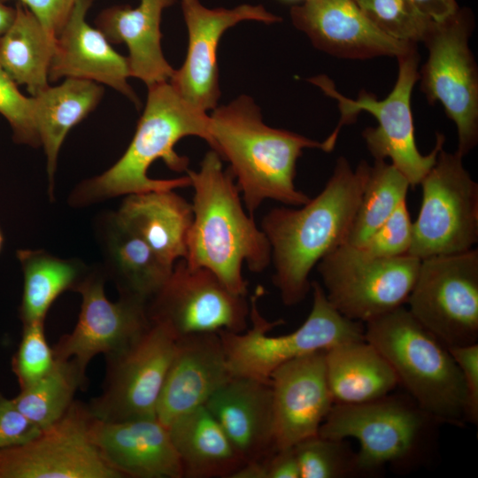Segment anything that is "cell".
<instances>
[{
  "mask_svg": "<svg viewBox=\"0 0 478 478\" xmlns=\"http://www.w3.org/2000/svg\"><path fill=\"white\" fill-rule=\"evenodd\" d=\"M354 1L377 29L400 42H423L434 23L411 0Z\"/></svg>",
  "mask_w": 478,
  "mask_h": 478,
  "instance_id": "obj_35",
  "label": "cell"
},
{
  "mask_svg": "<svg viewBox=\"0 0 478 478\" xmlns=\"http://www.w3.org/2000/svg\"><path fill=\"white\" fill-rule=\"evenodd\" d=\"M324 355L334 405L376 400L399 385L386 358L366 339L336 345Z\"/></svg>",
  "mask_w": 478,
  "mask_h": 478,
  "instance_id": "obj_28",
  "label": "cell"
},
{
  "mask_svg": "<svg viewBox=\"0 0 478 478\" xmlns=\"http://www.w3.org/2000/svg\"><path fill=\"white\" fill-rule=\"evenodd\" d=\"M183 478H230L244 461L204 405L166 426Z\"/></svg>",
  "mask_w": 478,
  "mask_h": 478,
  "instance_id": "obj_27",
  "label": "cell"
},
{
  "mask_svg": "<svg viewBox=\"0 0 478 478\" xmlns=\"http://www.w3.org/2000/svg\"><path fill=\"white\" fill-rule=\"evenodd\" d=\"M449 351L458 365L465 389L466 423H478V343L455 346Z\"/></svg>",
  "mask_w": 478,
  "mask_h": 478,
  "instance_id": "obj_39",
  "label": "cell"
},
{
  "mask_svg": "<svg viewBox=\"0 0 478 478\" xmlns=\"http://www.w3.org/2000/svg\"><path fill=\"white\" fill-rule=\"evenodd\" d=\"M176 0H140L139 5H116L97 17V28L109 42H124L128 49L130 75L148 87L170 81L174 69L161 49L160 22L163 10Z\"/></svg>",
  "mask_w": 478,
  "mask_h": 478,
  "instance_id": "obj_24",
  "label": "cell"
},
{
  "mask_svg": "<svg viewBox=\"0 0 478 478\" xmlns=\"http://www.w3.org/2000/svg\"><path fill=\"white\" fill-rule=\"evenodd\" d=\"M181 5L188 29V50L183 65L169 82L189 104L206 112L216 108L220 96L217 53L225 31L243 20L271 24L281 19L263 5L209 9L199 0H181Z\"/></svg>",
  "mask_w": 478,
  "mask_h": 478,
  "instance_id": "obj_17",
  "label": "cell"
},
{
  "mask_svg": "<svg viewBox=\"0 0 478 478\" xmlns=\"http://www.w3.org/2000/svg\"><path fill=\"white\" fill-rule=\"evenodd\" d=\"M6 2L9 0H0ZM27 7L43 28L57 38L77 0H16Z\"/></svg>",
  "mask_w": 478,
  "mask_h": 478,
  "instance_id": "obj_41",
  "label": "cell"
},
{
  "mask_svg": "<svg viewBox=\"0 0 478 478\" xmlns=\"http://www.w3.org/2000/svg\"><path fill=\"white\" fill-rule=\"evenodd\" d=\"M116 220L143 239L167 265L185 258L193 221L192 204L173 189L125 196Z\"/></svg>",
  "mask_w": 478,
  "mask_h": 478,
  "instance_id": "obj_25",
  "label": "cell"
},
{
  "mask_svg": "<svg viewBox=\"0 0 478 478\" xmlns=\"http://www.w3.org/2000/svg\"><path fill=\"white\" fill-rule=\"evenodd\" d=\"M209 145L229 163L251 216L266 199L293 206L309 201L294 183L297 162L304 149L326 151L324 142L266 125L248 96L216 107L209 116Z\"/></svg>",
  "mask_w": 478,
  "mask_h": 478,
  "instance_id": "obj_3",
  "label": "cell"
},
{
  "mask_svg": "<svg viewBox=\"0 0 478 478\" xmlns=\"http://www.w3.org/2000/svg\"><path fill=\"white\" fill-rule=\"evenodd\" d=\"M281 2L286 3V4H298L300 2H307L309 0H280Z\"/></svg>",
  "mask_w": 478,
  "mask_h": 478,
  "instance_id": "obj_46",
  "label": "cell"
},
{
  "mask_svg": "<svg viewBox=\"0 0 478 478\" xmlns=\"http://www.w3.org/2000/svg\"><path fill=\"white\" fill-rule=\"evenodd\" d=\"M412 240V222L402 201L392 214L359 247L376 258H393L407 254Z\"/></svg>",
  "mask_w": 478,
  "mask_h": 478,
  "instance_id": "obj_38",
  "label": "cell"
},
{
  "mask_svg": "<svg viewBox=\"0 0 478 478\" xmlns=\"http://www.w3.org/2000/svg\"><path fill=\"white\" fill-rule=\"evenodd\" d=\"M148 89L144 111L127 149L102 174L81 182L69 197L70 205L83 207L120 196L190 186L188 175L152 179L148 169L162 159L169 169L187 172L189 160L179 155L174 146L189 135L209 144V116L183 99L169 81Z\"/></svg>",
  "mask_w": 478,
  "mask_h": 478,
  "instance_id": "obj_4",
  "label": "cell"
},
{
  "mask_svg": "<svg viewBox=\"0 0 478 478\" xmlns=\"http://www.w3.org/2000/svg\"><path fill=\"white\" fill-rule=\"evenodd\" d=\"M0 114L10 124L17 143L41 146L34 115L33 96H25L0 65Z\"/></svg>",
  "mask_w": 478,
  "mask_h": 478,
  "instance_id": "obj_37",
  "label": "cell"
},
{
  "mask_svg": "<svg viewBox=\"0 0 478 478\" xmlns=\"http://www.w3.org/2000/svg\"><path fill=\"white\" fill-rule=\"evenodd\" d=\"M294 451L300 478H347L360 476L357 454L345 440L316 435L297 443Z\"/></svg>",
  "mask_w": 478,
  "mask_h": 478,
  "instance_id": "obj_34",
  "label": "cell"
},
{
  "mask_svg": "<svg viewBox=\"0 0 478 478\" xmlns=\"http://www.w3.org/2000/svg\"><path fill=\"white\" fill-rule=\"evenodd\" d=\"M421 260L376 258L344 243L317 264L327 298L346 318L366 323L406 304Z\"/></svg>",
  "mask_w": 478,
  "mask_h": 478,
  "instance_id": "obj_9",
  "label": "cell"
},
{
  "mask_svg": "<svg viewBox=\"0 0 478 478\" xmlns=\"http://www.w3.org/2000/svg\"><path fill=\"white\" fill-rule=\"evenodd\" d=\"M204 406L244 463L265 459L276 450L270 383L233 376Z\"/></svg>",
  "mask_w": 478,
  "mask_h": 478,
  "instance_id": "obj_23",
  "label": "cell"
},
{
  "mask_svg": "<svg viewBox=\"0 0 478 478\" xmlns=\"http://www.w3.org/2000/svg\"><path fill=\"white\" fill-rule=\"evenodd\" d=\"M417 9L436 22L453 15L459 8L456 0H411Z\"/></svg>",
  "mask_w": 478,
  "mask_h": 478,
  "instance_id": "obj_43",
  "label": "cell"
},
{
  "mask_svg": "<svg viewBox=\"0 0 478 478\" xmlns=\"http://www.w3.org/2000/svg\"><path fill=\"white\" fill-rule=\"evenodd\" d=\"M410 183L391 163L374 160L346 243L360 246L406 199Z\"/></svg>",
  "mask_w": 478,
  "mask_h": 478,
  "instance_id": "obj_33",
  "label": "cell"
},
{
  "mask_svg": "<svg viewBox=\"0 0 478 478\" xmlns=\"http://www.w3.org/2000/svg\"><path fill=\"white\" fill-rule=\"evenodd\" d=\"M186 173L194 197L184 259L212 272L233 293L247 296L243 264L253 273L266 270L271 264L269 242L245 212L235 178L215 150L204 155L199 170Z\"/></svg>",
  "mask_w": 478,
  "mask_h": 478,
  "instance_id": "obj_2",
  "label": "cell"
},
{
  "mask_svg": "<svg viewBox=\"0 0 478 478\" xmlns=\"http://www.w3.org/2000/svg\"><path fill=\"white\" fill-rule=\"evenodd\" d=\"M91 418L88 405L74 401L29 441L0 450V478H122L93 443Z\"/></svg>",
  "mask_w": 478,
  "mask_h": 478,
  "instance_id": "obj_15",
  "label": "cell"
},
{
  "mask_svg": "<svg viewBox=\"0 0 478 478\" xmlns=\"http://www.w3.org/2000/svg\"><path fill=\"white\" fill-rule=\"evenodd\" d=\"M474 25L467 9L434 21L423 41L428 57L419 72L420 88L428 104L441 103L455 123L456 151L462 157L478 143V68L468 44Z\"/></svg>",
  "mask_w": 478,
  "mask_h": 478,
  "instance_id": "obj_10",
  "label": "cell"
},
{
  "mask_svg": "<svg viewBox=\"0 0 478 478\" xmlns=\"http://www.w3.org/2000/svg\"><path fill=\"white\" fill-rule=\"evenodd\" d=\"M175 344L176 338L167 328L150 322L128 346L105 356L102 393L87 405L92 416L105 421L157 417Z\"/></svg>",
  "mask_w": 478,
  "mask_h": 478,
  "instance_id": "obj_14",
  "label": "cell"
},
{
  "mask_svg": "<svg viewBox=\"0 0 478 478\" xmlns=\"http://www.w3.org/2000/svg\"><path fill=\"white\" fill-rule=\"evenodd\" d=\"M266 478H300L294 448L278 449L265 459Z\"/></svg>",
  "mask_w": 478,
  "mask_h": 478,
  "instance_id": "obj_42",
  "label": "cell"
},
{
  "mask_svg": "<svg viewBox=\"0 0 478 478\" xmlns=\"http://www.w3.org/2000/svg\"><path fill=\"white\" fill-rule=\"evenodd\" d=\"M150 322L162 325L178 339L189 335L248 328L250 302L230 291L210 270L177 260L147 305Z\"/></svg>",
  "mask_w": 478,
  "mask_h": 478,
  "instance_id": "obj_13",
  "label": "cell"
},
{
  "mask_svg": "<svg viewBox=\"0 0 478 478\" xmlns=\"http://www.w3.org/2000/svg\"><path fill=\"white\" fill-rule=\"evenodd\" d=\"M290 17L314 47L341 58H397L417 48L377 29L354 0H309L293 5Z\"/></svg>",
  "mask_w": 478,
  "mask_h": 478,
  "instance_id": "obj_19",
  "label": "cell"
},
{
  "mask_svg": "<svg viewBox=\"0 0 478 478\" xmlns=\"http://www.w3.org/2000/svg\"><path fill=\"white\" fill-rule=\"evenodd\" d=\"M17 258L24 279L19 307L23 325L45 321L54 301L63 292L74 290L88 273L81 261L61 258L43 250H19Z\"/></svg>",
  "mask_w": 478,
  "mask_h": 478,
  "instance_id": "obj_31",
  "label": "cell"
},
{
  "mask_svg": "<svg viewBox=\"0 0 478 478\" xmlns=\"http://www.w3.org/2000/svg\"><path fill=\"white\" fill-rule=\"evenodd\" d=\"M398 73L390 93L382 100L362 89L356 99L339 93L331 80L325 75L310 81L324 93L337 101L340 120L335 130L324 141L328 152L331 151L338 138L341 128L351 124L361 112L372 114L377 120L375 127H366L362 137L374 160L389 158L391 164L408 180L414 188L436 163L445 138L436 133V142L432 151L421 154L416 145L414 125L411 107L412 92L419 81L420 56L417 48L397 57Z\"/></svg>",
  "mask_w": 478,
  "mask_h": 478,
  "instance_id": "obj_8",
  "label": "cell"
},
{
  "mask_svg": "<svg viewBox=\"0 0 478 478\" xmlns=\"http://www.w3.org/2000/svg\"><path fill=\"white\" fill-rule=\"evenodd\" d=\"M40 431L41 428L16 407L12 399L0 394V450L24 443Z\"/></svg>",
  "mask_w": 478,
  "mask_h": 478,
  "instance_id": "obj_40",
  "label": "cell"
},
{
  "mask_svg": "<svg viewBox=\"0 0 478 478\" xmlns=\"http://www.w3.org/2000/svg\"><path fill=\"white\" fill-rule=\"evenodd\" d=\"M231 377L219 333L176 339L157 405V419L166 427L176 417L204 405Z\"/></svg>",
  "mask_w": 478,
  "mask_h": 478,
  "instance_id": "obj_20",
  "label": "cell"
},
{
  "mask_svg": "<svg viewBox=\"0 0 478 478\" xmlns=\"http://www.w3.org/2000/svg\"><path fill=\"white\" fill-rule=\"evenodd\" d=\"M462 158L442 149L420 183L422 199L408 254L420 260L466 251L478 241V184Z\"/></svg>",
  "mask_w": 478,
  "mask_h": 478,
  "instance_id": "obj_11",
  "label": "cell"
},
{
  "mask_svg": "<svg viewBox=\"0 0 478 478\" xmlns=\"http://www.w3.org/2000/svg\"><path fill=\"white\" fill-rule=\"evenodd\" d=\"M15 15V8H11L0 1V36L11 25Z\"/></svg>",
  "mask_w": 478,
  "mask_h": 478,
  "instance_id": "obj_45",
  "label": "cell"
},
{
  "mask_svg": "<svg viewBox=\"0 0 478 478\" xmlns=\"http://www.w3.org/2000/svg\"><path fill=\"white\" fill-rule=\"evenodd\" d=\"M105 259V274L112 279L120 297L145 302L168 279L173 266L166 264L139 236L122 226L114 212L103 217L99 226Z\"/></svg>",
  "mask_w": 478,
  "mask_h": 478,
  "instance_id": "obj_26",
  "label": "cell"
},
{
  "mask_svg": "<svg viewBox=\"0 0 478 478\" xmlns=\"http://www.w3.org/2000/svg\"><path fill=\"white\" fill-rule=\"evenodd\" d=\"M230 478H266L265 459L245 462Z\"/></svg>",
  "mask_w": 478,
  "mask_h": 478,
  "instance_id": "obj_44",
  "label": "cell"
},
{
  "mask_svg": "<svg viewBox=\"0 0 478 478\" xmlns=\"http://www.w3.org/2000/svg\"><path fill=\"white\" fill-rule=\"evenodd\" d=\"M311 289L312 306L304 323L291 333L273 336L269 332L283 320L269 321L262 316L258 302L264 289L257 287L250 297L251 327L240 333L219 332L232 376L270 383L272 374L290 360L365 339L362 322L341 314L328 301L319 282L312 281Z\"/></svg>",
  "mask_w": 478,
  "mask_h": 478,
  "instance_id": "obj_7",
  "label": "cell"
},
{
  "mask_svg": "<svg viewBox=\"0 0 478 478\" xmlns=\"http://www.w3.org/2000/svg\"><path fill=\"white\" fill-rule=\"evenodd\" d=\"M90 436L122 478H183L168 429L157 417L105 421L92 416Z\"/></svg>",
  "mask_w": 478,
  "mask_h": 478,
  "instance_id": "obj_21",
  "label": "cell"
},
{
  "mask_svg": "<svg viewBox=\"0 0 478 478\" xmlns=\"http://www.w3.org/2000/svg\"><path fill=\"white\" fill-rule=\"evenodd\" d=\"M441 425L407 394L392 392L362 404L334 405L318 434L357 440L360 476H369L386 466L406 473L425 464Z\"/></svg>",
  "mask_w": 478,
  "mask_h": 478,
  "instance_id": "obj_6",
  "label": "cell"
},
{
  "mask_svg": "<svg viewBox=\"0 0 478 478\" xmlns=\"http://www.w3.org/2000/svg\"><path fill=\"white\" fill-rule=\"evenodd\" d=\"M103 92L102 87L92 81L66 78L60 85L48 86L33 96L35 126L47 159L50 198L54 197V176L62 143L71 128L96 108Z\"/></svg>",
  "mask_w": 478,
  "mask_h": 478,
  "instance_id": "obj_29",
  "label": "cell"
},
{
  "mask_svg": "<svg viewBox=\"0 0 478 478\" xmlns=\"http://www.w3.org/2000/svg\"><path fill=\"white\" fill-rule=\"evenodd\" d=\"M53 349L44 331V321L23 325L22 338L12 359V370L20 389L49 374L56 366Z\"/></svg>",
  "mask_w": 478,
  "mask_h": 478,
  "instance_id": "obj_36",
  "label": "cell"
},
{
  "mask_svg": "<svg viewBox=\"0 0 478 478\" xmlns=\"http://www.w3.org/2000/svg\"><path fill=\"white\" fill-rule=\"evenodd\" d=\"M105 278L104 272L94 270L79 282L73 290L81 297L77 323L52 347L56 359L73 360L84 374L95 356L126 348L150 325L145 302L127 297L108 300Z\"/></svg>",
  "mask_w": 478,
  "mask_h": 478,
  "instance_id": "obj_16",
  "label": "cell"
},
{
  "mask_svg": "<svg viewBox=\"0 0 478 478\" xmlns=\"http://www.w3.org/2000/svg\"><path fill=\"white\" fill-rule=\"evenodd\" d=\"M3 243H4V236H3L2 232L0 230V251H1V249H2V246H3Z\"/></svg>",
  "mask_w": 478,
  "mask_h": 478,
  "instance_id": "obj_47",
  "label": "cell"
},
{
  "mask_svg": "<svg viewBox=\"0 0 478 478\" xmlns=\"http://www.w3.org/2000/svg\"><path fill=\"white\" fill-rule=\"evenodd\" d=\"M365 324V339L421 409L442 425L466 424L463 381L448 347L404 305Z\"/></svg>",
  "mask_w": 478,
  "mask_h": 478,
  "instance_id": "obj_5",
  "label": "cell"
},
{
  "mask_svg": "<svg viewBox=\"0 0 478 478\" xmlns=\"http://www.w3.org/2000/svg\"><path fill=\"white\" fill-rule=\"evenodd\" d=\"M86 384V374L73 360L57 359L49 374L20 389L19 394L12 399L30 421L42 429L66 414L74 402L77 389Z\"/></svg>",
  "mask_w": 478,
  "mask_h": 478,
  "instance_id": "obj_32",
  "label": "cell"
},
{
  "mask_svg": "<svg viewBox=\"0 0 478 478\" xmlns=\"http://www.w3.org/2000/svg\"><path fill=\"white\" fill-rule=\"evenodd\" d=\"M56 38L21 4L0 36V65L17 85H25L32 96L49 85V71Z\"/></svg>",
  "mask_w": 478,
  "mask_h": 478,
  "instance_id": "obj_30",
  "label": "cell"
},
{
  "mask_svg": "<svg viewBox=\"0 0 478 478\" xmlns=\"http://www.w3.org/2000/svg\"><path fill=\"white\" fill-rule=\"evenodd\" d=\"M324 352L290 360L270 377L276 450L318 435L334 405Z\"/></svg>",
  "mask_w": 478,
  "mask_h": 478,
  "instance_id": "obj_18",
  "label": "cell"
},
{
  "mask_svg": "<svg viewBox=\"0 0 478 478\" xmlns=\"http://www.w3.org/2000/svg\"><path fill=\"white\" fill-rule=\"evenodd\" d=\"M369 169L365 160L353 169L340 157L315 197L297 209L273 208L263 217L260 228L271 247L273 283L285 305H298L306 297L312 269L347 243Z\"/></svg>",
  "mask_w": 478,
  "mask_h": 478,
  "instance_id": "obj_1",
  "label": "cell"
},
{
  "mask_svg": "<svg viewBox=\"0 0 478 478\" xmlns=\"http://www.w3.org/2000/svg\"><path fill=\"white\" fill-rule=\"evenodd\" d=\"M406 304L446 347L478 343V250L422 259Z\"/></svg>",
  "mask_w": 478,
  "mask_h": 478,
  "instance_id": "obj_12",
  "label": "cell"
},
{
  "mask_svg": "<svg viewBox=\"0 0 478 478\" xmlns=\"http://www.w3.org/2000/svg\"><path fill=\"white\" fill-rule=\"evenodd\" d=\"M92 0H77L58 35L49 81L75 78L104 83L122 93L135 104L138 99L127 83V57L117 52L105 35L86 21Z\"/></svg>",
  "mask_w": 478,
  "mask_h": 478,
  "instance_id": "obj_22",
  "label": "cell"
}]
</instances>
